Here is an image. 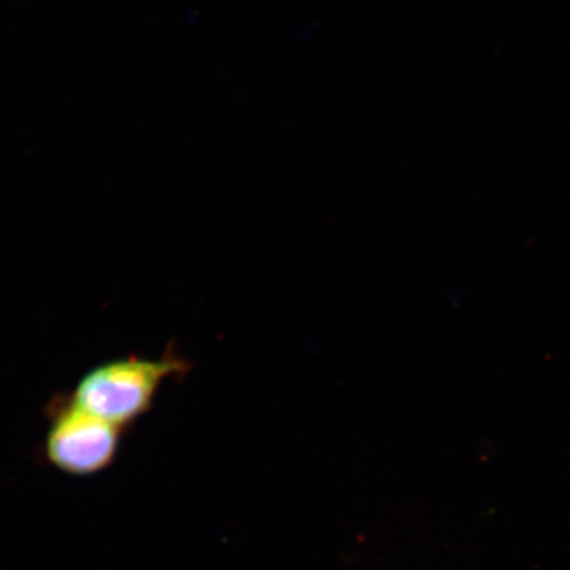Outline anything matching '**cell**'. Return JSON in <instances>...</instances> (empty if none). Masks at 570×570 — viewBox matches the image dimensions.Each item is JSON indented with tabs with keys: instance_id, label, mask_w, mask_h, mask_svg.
I'll return each instance as SVG.
<instances>
[{
	"instance_id": "1",
	"label": "cell",
	"mask_w": 570,
	"mask_h": 570,
	"mask_svg": "<svg viewBox=\"0 0 570 570\" xmlns=\"http://www.w3.org/2000/svg\"><path fill=\"white\" fill-rule=\"evenodd\" d=\"M189 370V360L174 347L159 358L124 356L89 370L69 397L82 411L126 430L151 411L167 382L186 377Z\"/></svg>"
},
{
	"instance_id": "2",
	"label": "cell",
	"mask_w": 570,
	"mask_h": 570,
	"mask_svg": "<svg viewBox=\"0 0 570 570\" xmlns=\"http://www.w3.org/2000/svg\"><path fill=\"white\" fill-rule=\"evenodd\" d=\"M122 428L82 411L70 397L50 407L43 456L51 468L71 478H91L115 463Z\"/></svg>"
}]
</instances>
